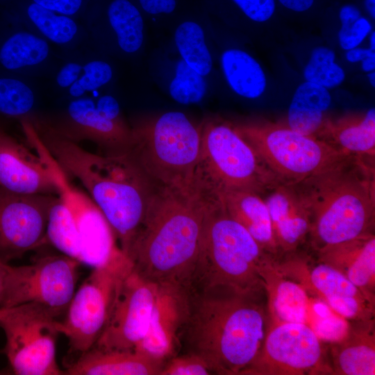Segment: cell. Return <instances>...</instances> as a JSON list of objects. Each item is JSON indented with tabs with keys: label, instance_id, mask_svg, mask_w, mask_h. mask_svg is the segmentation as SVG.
Here are the masks:
<instances>
[{
	"label": "cell",
	"instance_id": "6da1fadb",
	"mask_svg": "<svg viewBox=\"0 0 375 375\" xmlns=\"http://www.w3.org/2000/svg\"><path fill=\"white\" fill-rule=\"evenodd\" d=\"M33 124L61 169L81 182L103 213L126 256L158 185L129 150L96 154L44 121L35 117Z\"/></svg>",
	"mask_w": 375,
	"mask_h": 375
},
{
	"label": "cell",
	"instance_id": "7a4b0ae2",
	"mask_svg": "<svg viewBox=\"0 0 375 375\" xmlns=\"http://www.w3.org/2000/svg\"><path fill=\"white\" fill-rule=\"evenodd\" d=\"M209 195L199 187L158 185L127 257L142 278L189 290Z\"/></svg>",
	"mask_w": 375,
	"mask_h": 375
},
{
	"label": "cell",
	"instance_id": "3957f363",
	"mask_svg": "<svg viewBox=\"0 0 375 375\" xmlns=\"http://www.w3.org/2000/svg\"><path fill=\"white\" fill-rule=\"evenodd\" d=\"M190 293L183 353L201 357L213 374L244 375L258 357L269 328L265 294L226 289Z\"/></svg>",
	"mask_w": 375,
	"mask_h": 375
},
{
	"label": "cell",
	"instance_id": "277c9868",
	"mask_svg": "<svg viewBox=\"0 0 375 375\" xmlns=\"http://www.w3.org/2000/svg\"><path fill=\"white\" fill-rule=\"evenodd\" d=\"M294 185L310 214L308 237L316 252L374 233V160L348 155Z\"/></svg>",
	"mask_w": 375,
	"mask_h": 375
},
{
	"label": "cell",
	"instance_id": "5b68a950",
	"mask_svg": "<svg viewBox=\"0 0 375 375\" xmlns=\"http://www.w3.org/2000/svg\"><path fill=\"white\" fill-rule=\"evenodd\" d=\"M269 258H274L228 215L218 197L209 196L190 292L226 289L243 294H265L260 271Z\"/></svg>",
	"mask_w": 375,
	"mask_h": 375
},
{
	"label": "cell",
	"instance_id": "8992f818",
	"mask_svg": "<svg viewBox=\"0 0 375 375\" xmlns=\"http://www.w3.org/2000/svg\"><path fill=\"white\" fill-rule=\"evenodd\" d=\"M131 128L129 151L157 185L197 186L201 124H195L181 112L169 111L138 120Z\"/></svg>",
	"mask_w": 375,
	"mask_h": 375
},
{
	"label": "cell",
	"instance_id": "52a82bcc",
	"mask_svg": "<svg viewBox=\"0 0 375 375\" xmlns=\"http://www.w3.org/2000/svg\"><path fill=\"white\" fill-rule=\"evenodd\" d=\"M196 181L203 192L211 194L233 190L260 194L281 183L233 124L218 119L201 124Z\"/></svg>",
	"mask_w": 375,
	"mask_h": 375
},
{
	"label": "cell",
	"instance_id": "ba28073f",
	"mask_svg": "<svg viewBox=\"0 0 375 375\" xmlns=\"http://www.w3.org/2000/svg\"><path fill=\"white\" fill-rule=\"evenodd\" d=\"M233 126L281 183H300L348 156L285 123L253 121Z\"/></svg>",
	"mask_w": 375,
	"mask_h": 375
},
{
	"label": "cell",
	"instance_id": "9c48e42d",
	"mask_svg": "<svg viewBox=\"0 0 375 375\" xmlns=\"http://www.w3.org/2000/svg\"><path fill=\"white\" fill-rule=\"evenodd\" d=\"M3 349L10 368L18 375L64 374L56 358L58 321L36 303L0 308Z\"/></svg>",
	"mask_w": 375,
	"mask_h": 375
},
{
	"label": "cell",
	"instance_id": "30bf717a",
	"mask_svg": "<svg viewBox=\"0 0 375 375\" xmlns=\"http://www.w3.org/2000/svg\"><path fill=\"white\" fill-rule=\"evenodd\" d=\"M129 258L120 251L107 262L93 268L70 301L58 331L66 336L72 352L78 355L90 349L106 324L117 288L131 269Z\"/></svg>",
	"mask_w": 375,
	"mask_h": 375
},
{
	"label": "cell",
	"instance_id": "8fae6325",
	"mask_svg": "<svg viewBox=\"0 0 375 375\" xmlns=\"http://www.w3.org/2000/svg\"><path fill=\"white\" fill-rule=\"evenodd\" d=\"M24 134L47 167L58 196L70 212L79 246L78 262L93 268L105 264L122 249L103 213L88 193L70 181L34 128H26Z\"/></svg>",
	"mask_w": 375,
	"mask_h": 375
},
{
	"label": "cell",
	"instance_id": "7c38bea8",
	"mask_svg": "<svg viewBox=\"0 0 375 375\" xmlns=\"http://www.w3.org/2000/svg\"><path fill=\"white\" fill-rule=\"evenodd\" d=\"M80 264L62 253L42 256L26 265H9L1 308L33 303L56 318L67 311L75 293Z\"/></svg>",
	"mask_w": 375,
	"mask_h": 375
},
{
	"label": "cell",
	"instance_id": "4fadbf2b",
	"mask_svg": "<svg viewBox=\"0 0 375 375\" xmlns=\"http://www.w3.org/2000/svg\"><path fill=\"white\" fill-rule=\"evenodd\" d=\"M331 374L320 340L306 323L269 324L260 353L244 375Z\"/></svg>",
	"mask_w": 375,
	"mask_h": 375
},
{
	"label": "cell",
	"instance_id": "5bb4252c",
	"mask_svg": "<svg viewBox=\"0 0 375 375\" xmlns=\"http://www.w3.org/2000/svg\"><path fill=\"white\" fill-rule=\"evenodd\" d=\"M277 266L342 317L351 321L374 319L375 301L330 265L296 251L280 258Z\"/></svg>",
	"mask_w": 375,
	"mask_h": 375
},
{
	"label": "cell",
	"instance_id": "9a60e30c",
	"mask_svg": "<svg viewBox=\"0 0 375 375\" xmlns=\"http://www.w3.org/2000/svg\"><path fill=\"white\" fill-rule=\"evenodd\" d=\"M156 291L157 284L131 267L118 284L106 324L93 347L134 350L147 331Z\"/></svg>",
	"mask_w": 375,
	"mask_h": 375
},
{
	"label": "cell",
	"instance_id": "2e32d148",
	"mask_svg": "<svg viewBox=\"0 0 375 375\" xmlns=\"http://www.w3.org/2000/svg\"><path fill=\"white\" fill-rule=\"evenodd\" d=\"M58 131L78 142L92 141L110 153L128 151L133 144L132 128L123 119L118 101L105 94L94 100L84 96L70 99Z\"/></svg>",
	"mask_w": 375,
	"mask_h": 375
},
{
	"label": "cell",
	"instance_id": "e0dca14e",
	"mask_svg": "<svg viewBox=\"0 0 375 375\" xmlns=\"http://www.w3.org/2000/svg\"><path fill=\"white\" fill-rule=\"evenodd\" d=\"M56 195L22 194L0 188V258L9 260L49 244V212Z\"/></svg>",
	"mask_w": 375,
	"mask_h": 375
},
{
	"label": "cell",
	"instance_id": "ac0fdd59",
	"mask_svg": "<svg viewBox=\"0 0 375 375\" xmlns=\"http://www.w3.org/2000/svg\"><path fill=\"white\" fill-rule=\"evenodd\" d=\"M190 307L188 289L171 284L157 285L147 331L134 350L163 364L180 353Z\"/></svg>",
	"mask_w": 375,
	"mask_h": 375
},
{
	"label": "cell",
	"instance_id": "d6986e66",
	"mask_svg": "<svg viewBox=\"0 0 375 375\" xmlns=\"http://www.w3.org/2000/svg\"><path fill=\"white\" fill-rule=\"evenodd\" d=\"M50 44L24 24L0 11V68L19 76L55 72ZM54 74V73H53Z\"/></svg>",
	"mask_w": 375,
	"mask_h": 375
},
{
	"label": "cell",
	"instance_id": "ffe728a7",
	"mask_svg": "<svg viewBox=\"0 0 375 375\" xmlns=\"http://www.w3.org/2000/svg\"><path fill=\"white\" fill-rule=\"evenodd\" d=\"M0 188L22 194L58 196L56 184L40 157L1 129Z\"/></svg>",
	"mask_w": 375,
	"mask_h": 375
},
{
	"label": "cell",
	"instance_id": "44dd1931",
	"mask_svg": "<svg viewBox=\"0 0 375 375\" xmlns=\"http://www.w3.org/2000/svg\"><path fill=\"white\" fill-rule=\"evenodd\" d=\"M267 192L264 200L279 259L297 251L306 240L310 228V214L294 184L281 183Z\"/></svg>",
	"mask_w": 375,
	"mask_h": 375
},
{
	"label": "cell",
	"instance_id": "7402d4cb",
	"mask_svg": "<svg viewBox=\"0 0 375 375\" xmlns=\"http://www.w3.org/2000/svg\"><path fill=\"white\" fill-rule=\"evenodd\" d=\"M0 11L62 51H72L88 44L87 33L81 20L30 0H8L0 6Z\"/></svg>",
	"mask_w": 375,
	"mask_h": 375
},
{
	"label": "cell",
	"instance_id": "603a6c76",
	"mask_svg": "<svg viewBox=\"0 0 375 375\" xmlns=\"http://www.w3.org/2000/svg\"><path fill=\"white\" fill-rule=\"evenodd\" d=\"M317 259L333 267L375 301V235L367 233L326 247Z\"/></svg>",
	"mask_w": 375,
	"mask_h": 375
},
{
	"label": "cell",
	"instance_id": "cb8c5ba5",
	"mask_svg": "<svg viewBox=\"0 0 375 375\" xmlns=\"http://www.w3.org/2000/svg\"><path fill=\"white\" fill-rule=\"evenodd\" d=\"M83 25H106L119 50L133 54L142 47L144 22L130 0H90L81 19Z\"/></svg>",
	"mask_w": 375,
	"mask_h": 375
},
{
	"label": "cell",
	"instance_id": "d4e9b609",
	"mask_svg": "<svg viewBox=\"0 0 375 375\" xmlns=\"http://www.w3.org/2000/svg\"><path fill=\"white\" fill-rule=\"evenodd\" d=\"M269 324L306 323L308 293L278 267L277 260L269 258L260 271Z\"/></svg>",
	"mask_w": 375,
	"mask_h": 375
},
{
	"label": "cell",
	"instance_id": "484cf974",
	"mask_svg": "<svg viewBox=\"0 0 375 375\" xmlns=\"http://www.w3.org/2000/svg\"><path fill=\"white\" fill-rule=\"evenodd\" d=\"M352 322L344 337L331 345V374L374 375V319Z\"/></svg>",
	"mask_w": 375,
	"mask_h": 375
},
{
	"label": "cell",
	"instance_id": "4316f807",
	"mask_svg": "<svg viewBox=\"0 0 375 375\" xmlns=\"http://www.w3.org/2000/svg\"><path fill=\"white\" fill-rule=\"evenodd\" d=\"M163 363L135 350L92 347L64 370L69 375H159Z\"/></svg>",
	"mask_w": 375,
	"mask_h": 375
},
{
	"label": "cell",
	"instance_id": "83f0119b",
	"mask_svg": "<svg viewBox=\"0 0 375 375\" xmlns=\"http://www.w3.org/2000/svg\"><path fill=\"white\" fill-rule=\"evenodd\" d=\"M216 195L228 215L239 223L269 256L278 259L269 212L260 194L247 190H233Z\"/></svg>",
	"mask_w": 375,
	"mask_h": 375
},
{
	"label": "cell",
	"instance_id": "f1b7e54d",
	"mask_svg": "<svg viewBox=\"0 0 375 375\" xmlns=\"http://www.w3.org/2000/svg\"><path fill=\"white\" fill-rule=\"evenodd\" d=\"M320 139L345 154L374 160L375 109L329 118Z\"/></svg>",
	"mask_w": 375,
	"mask_h": 375
},
{
	"label": "cell",
	"instance_id": "f546056e",
	"mask_svg": "<svg viewBox=\"0 0 375 375\" xmlns=\"http://www.w3.org/2000/svg\"><path fill=\"white\" fill-rule=\"evenodd\" d=\"M85 44L75 50L60 65L57 83L70 99L87 96L108 85L113 69L108 62L89 55Z\"/></svg>",
	"mask_w": 375,
	"mask_h": 375
},
{
	"label": "cell",
	"instance_id": "4dcf8cb0",
	"mask_svg": "<svg viewBox=\"0 0 375 375\" xmlns=\"http://www.w3.org/2000/svg\"><path fill=\"white\" fill-rule=\"evenodd\" d=\"M331 103V96L328 89L305 81L294 93L285 123L297 132L320 139L329 119L326 112Z\"/></svg>",
	"mask_w": 375,
	"mask_h": 375
},
{
	"label": "cell",
	"instance_id": "1f68e13d",
	"mask_svg": "<svg viewBox=\"0 0 375 375\" xmlns=\"http://www.w3.org/2000/svg\"><path fill=\"white\" fill-rule=\"evenodd\" d=\"M221 65L228 84L237 94L257 99L265 91V74L258 62L246 51L238 49L224 51Z\"/></svg>",
	"mask_w": 375,
	"mask_h": 375
},
{
	"label": "cell",
	"instance_id": "d6a6232c",
	"mask_svg": "<svg viewBox=\"0 0 375 375\" xmlns=\"http://www.w3.org/2000/svg\"><path fill=\"white\" fill-rule=\"evenodd\" d=\"M174 40L182 60L188 66L203 76L210 72L212 57L199 24L191 21L181 24L176 29Z\"/></svg>",
	"mask_w": 375,
	"mask_h": 375
},
{
	"label": "cell",
	"instance_id": "836d02e7",
	"mask_svg": "<svg viewBox=\"0 0 375 375\" xmlns=\"http://www.w3.org/2000/svg\"><path fill=\"white\" fill-rule=\"evenodd\" d=\"M46 235L49 244L78 262L80 251L74 222L58 196L55 197L49 209Z\"/></svg>",
	"mask_w": 375,
	"mask_h": 375
},
{
	"label": "cell",
	"instance_id": "e575fe53",
	"mask_svg": "<svg viewBox=\"0 0 375 375\" xmlns=\"http://www.w3.org/2000/svg\"><path fill=\"white\" fill-rule=\"evenodd\" d=\"M36 103L32 87L19 75H0V113L8 117L31 119Z\"/></svg>",
	"mask_w": 375,
	"mask_h": 375
},
{
	"label": "cell",
	"instance_id": "d590c367",
	"mask_svg": "<svg viewBox=\"0 0 375 375\" xmlns=\"http://www.w3.org/2000/svg\"><path fill=\"white\" fill-rule=\"evenodd\" d=\"M306 81L326 89L335 88L345 79L344 69L335 62V52L326 47L315 48L303 70Z\"/></svg>",
	"mask_w": 375,
	"mask_h": 375
},
{
	"label": "cell",
	"instance_id": "8d00e7d4",
	"mask_svg": "<svg viewBox=\"0 0 375 375\" xmlns=\"http://www.w3.org/2000/svg\"><path fill=\"white\" fill-rule=\"evenodd\" d=\"M206 92L203 76L183 60L177 63L175 76L169 85V94L176 102L189 105L200 102Z\"/></svg>",
	"mask_w": 375,
	"mask_h": 375
},
{
	"label": "cell",
	"instance_id": "74e56055",
	"mask_svg": "<svg viewBox=\"0 0 375 375\" xmlns=\"http://www.w3.org/2000/svg\"><path fill=\"white\" fill-rule=\"evenodd\" d=\"M341 28L338 32V42L344 50L358 47L372 32L370 22L362 17L360 10L353 5H345L339 12Z\"/></svg>",
	"mask_w": 375,
	"mask_h": 375
},
{
	"label": "cell",
	"instance_id": "f35d334b",
	"mask_svg": "<svg viewBox=\"0 0 375 375\" xmlns=\"http://www.w3.org/2000/svg\"><path fill=\"white\" fill-rule=\"evenodd\" d=\"M213 374L206 362L191 353L177 354L165 362L159 375Z\"/></svg>",
	"mask_w": 375,
	"mask_h": 375
},
{
	"label": "cell",
	"instance_id": "ab89813d",
	"mask_svg": "<svg viewBox=\"0 0 375 375\" xmlns=\"http://www.w3.org/2000/svg\"><path fill=\"white\" fill-rule=\"evenodd\" d=\"M58 13L81 20L90 0H30Z\"/></svg>",
	"mask_w": 375,
	"mask_h": 375
},
{
	"label": "cell",
	"instance_id": "60d3db41",
	"mask_svg": "<svg viewBox=\"0 0 375 375\" xmlns=\"http://www.w3.org/2000/svg\"><path fill=\"white\" fill-rule=\"evenodd\" d=\"M251 20L263 22L268 20L275 10L274 0H233Z\"/></svg>",
	"mask_w": 375,
	"mask_h": 375
},
{
	"label": "cell",
	"instance_id": "b9f144b4",
	"mask_svg": "<svg viewBox=\"0 0 375 375\" xmlns=\"http://www.w3.org/2000/svg\"><path fill=\"white\" fill-rule=\"evenodd\" d=\"M143 10L153 15L172 12L176 6V0H139Z\"/></svg>",
	"mask_w": 375,
	"mask_h": 375
},
{
	"label": "cell",
	"instance_id": "7bdbcfd3",
	"mask_svg": "<svg viewBox=\"0 0 375 375\" xmlns=\"http://www.w3.org/2000/svg\"><path fill=\"white\" fill-rule=\"evenodd\" d=\"M375 54L374 51L369 48L355 47L347 51L346 59L351 63L361 62L364 58L371 55Z\"/></svg>",
	"mask_w": 375,
	"mask_h": 375
},
{
	"label": "cell",
	"instance_id": "ee69618b",
	"mask_svg": "<svg viewBox=\"0 0 375 375\" xmlns=\"http://www.w3.org/2000/svg\"><path fill=\"white\" fill-rule=\"evenodd\" d=\"M285 8L295 12H303L308 10L313 4L314 0H279Z\"/></svg>",
	"mask_w": 375,
	"mask_h": 375
},
{
	"label": "cell",
	"instance_id": "f6af8a7d",
	"mask_svg": "<svg viewBox=\"0 0 375 375\" xmlns=\"http://www.w3.org/2000/svg\"><path fill=\"white\" fill-rule=\"evenodd\" d=\"M8 265V262L0 258V308L2 307L5 297L6 283Z\"/></svg>",
	"mask_w": 375,
	"mask_h": 375
},
{
	"label": "cell",
	"instance_id": "bcb514c9",
	"mask_svg": "<svg viewBox=\"0 0 375 375\" xmlns=\"http://www.w3.org/2000/svg\"><path fill=\"white\" fill-rule=\"evenodd\" d=\"M361 68L365 72L369 73L375 69V54L366 57L361 61Z\"/></svg>",
	"mask_w": 375,
	"mask_h": 375
},
{
	"label": "cell",
	"instance_id": "7dc6e473",
	"mask_svg": "<svg viewBox=\"0 0 375 375\" xmlns=\"http://www.w3.org/2000/svg\"><path fill=\"white\" fill-rule=\"evenodd\" d=\"M365 5L367 10L371 17L375 18V0H365Z\"/></svg>",
	"mask_w": 375,
	"mask_h": 375
},
{
	"label": "cell",
	"instance_id": "c3c4849f",
	"mask_svg": "<svg viewBox=\"0 0 375 375\" xmlns=\"http://www.w3.org/2000/svg\"><path fill=\"white\" fill-rule=\"evenodd\" d=\"M369 49L372 51L375 49V32L372 31L369 36Z\"/></svg>",
	"mask_w": 375,
	"mask_h": 375
},
{
	"label": "cell",
	"instance_id": "681fc988",
	"mask_svg": "<svg viewBox=\"0 0 375 375\" xmlns=\"http://www.w3.org/2000/svg\"><path fill=\"white\" fill-rule=\"evenodd\" d=\"M368 79L369 81V83L372 87H374L375 85V73L374 72H371L368 73Z\"/></svg>",
	"mask_w": 375,
	"mask_h": 375
},
{
	"label": "cell",
	"instance_id": "f907efd6",
	"mask_svg": "<svg viewBox=\"0 0 375 375\" xmlns=\"http://www.w3.org/2000/svg\"><path fill=\"white\" fill-rule=\"evenodd\" d=\"M7 1L8 0H0V6L2 5L3 3H4Z\"/></svg>",
	"mask_w": 375,
	"mask_h": 375
}]
</instances>
